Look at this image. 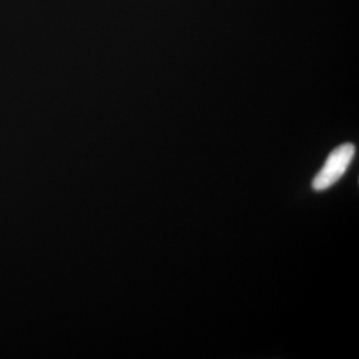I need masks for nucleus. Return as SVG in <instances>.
Instances as JSON below:
<instances>
[{"mask_svg":"<svg viewBox=\"0 0 359 359\" xmlns=\"http://www.w3.org/2000/svg\"><path fill=\"white\" fill-rule=\"evenodd\" d=\"M355 155L353 144L346 143L335 148L318 175L314 177L313 189L316 192L327 190L342 178Z\"/></svg>","mask_w":359,"mask_h":359,"instance_id":"obj_1","label":"nucleus"}]
</instances>
